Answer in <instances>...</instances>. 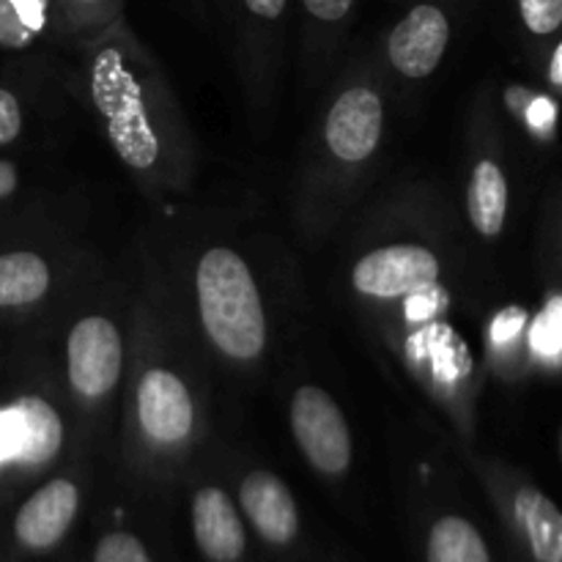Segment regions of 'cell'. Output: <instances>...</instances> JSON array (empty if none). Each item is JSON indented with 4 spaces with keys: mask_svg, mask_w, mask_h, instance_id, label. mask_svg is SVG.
<instances>
[{
    "mask_svg": "<svg viewBox=\"0 0 562 562\" xmlns=\"http://www.w3.org/2000/svg\"><path fill=\"white\" fill-rule=\"evenodd\" d=\"M80 494L69 481H53L38 488L20 508L14 521V532L27 549H47L64 538L75 521Z\"/></svg>",
    "mask_w": 562,
    "mask_h": 562,
    "instance_id": "obj_10",
    "label": "cell"
},
{
    "mask_svg": "<svg viewBox=\"0 0 562 562\" xmlns=\"http://www.w3.org/2000/svg\"><path fill=\"white\" fill-rule=\"evenodd\" d=\"M291 428L302 453L324 475H340L351 461V437L329 393L318 387H300L291 401Z\"/></svg>",
    "mask_w": 562,
    "mask_h": 562,
    "instance_id": "obj_3",
    "label": "cell"
},
{
    "mask_svg": "<svg viewBox=\"0 0 562 562\" xmlns=\"http://www.w3.org/2000/svg\"><path fill=\"white\" fill-rule=\"evenodd\" d=\"M448 38V16L437 5H417L390 33V60L401 75L428 77L442 60Z\"/></svg>",
    "mask_w": 562,
    "mask_h": 562,
    "instance_id": "obj_9",
    "label": "cell"
},
{
    "mask_svg": "<svg viewBox=\"0 0 562 562\" xmlns=\"http://www.w3.org/2000/svg\"><path fill=\"white\" fill-rule=\"evenodd\" d=\"M121 335L113 322L88 316L69 335V379L77 393L97 398L115 387L121 376Z\"/></svg>",
    "mask_w": 562,
    "mask_h": 562,
    "instance_id": "obj_5",
    "label": "cell"
},
{
    "mask_svg": "<svg viewBox=\"0 0 562 562\" xmlns=\"http://www.w3.org/2000/svg\"><path fill=\"white\" fill-rule=\"evenodd\" d=\"M49 289V269L36 252L0 256V307L31 305Z\"/></svg>",
    "mask_w": 562,
    "mask_h": 562,
    "instance_id": "obj_15",
    "label": "cell"
},
{
    "mask_svg": "<svg viewBox=\"0 0 562 562\" xmlns=\"http://www.w3.org/2000/svg\"><path fill=\"white\" fill-rule=\"evenodd\" d=\"M470 220L483 236H499L508 214V181L494 162H481L470 181Z\"/></svg>",
    "mask_w": 562,
    "mask_h": 562,
    "instance_id": "obj_14",
    "label": "cell"
},
{
    "mask_svg": "<svg viewBox=\"0 0 562 562\" xmlns=\"http://www.w3.org/2000/svg\"><path fill=\"white\" fill-rule=\"evenodd\" d=\"M137 417L154 442L176 445L184 442L192 431V401L179 376L154 368L140 379L137 390Z\"/></svg>",
    "mask_w": 562,
    "mask_h": 562,
    "instance_id": "obj_8",
    "label": "cell"
},
{
    "mask_svg": "<svg viewBox=\"0 0 562 562\" xmlns=\"http://www.w3.org/2000/svg\"><path fill=\"white\" fill-rule=\"evenodd\" d=\"M119 53L108 49L99 55L93 69V93L99 108L108 115V130L115 148L132 168H148L157 159V137L143 115L137 88L119 69Z\"/></svg>",
    "mask_w": 562,
    "mask_h": 562,
    "instance_id": "obj_2",
    "label": "cell"
},
{
    "mask_svg": "<svg viewBox=\"0 0 562 562\" xmlns=\"http://www.w3.org/2000/svg\"><path fill=\"white\" fill-rule=\"evenodd\" d=\"M516 514L530 538L532 554L541 562H562V516L558 505L536 488H521Z\"/></svg>",
    "mask_w": 562,
    "mask_h": 562,
    "instance_id": "obj_13",
    "label": "cell"
},
{
    "mask_svg": "<svg viewBox=\"0 0 562 562\" xmlns=\"http://www.w3.org/2000/svg\"><path fill=\"white\" fill-rule=\"evenodd\" d=\"M22 130V113L20 102L11 91L0 88V146H9L14 143V137Z\"/></svg>",
    "mask_w": 562,
    "mask_h": 562,
    "instance_id": "obj_19",
    "label": "cell"
},
{
    "mask_svg": "<svg viewBox=\"0 0 562 562\" xmlns=\"http://www.w3.org/2000/svg\"><path fill=\"white\" fill-rule=\"evenodd\" d=\"M305 5L318 20H344L351 9V0H305Z\"/></svg>",
    "mask_w": 562,
    "mask_h": 562,
    "instance_id": "obj_20",
    "label": "cell"
},
{
    "mask_svg": "<svg viewBox=\"0 0 562 562\" xmlns=\"http://www.w3.org/2000/svg\"><path fill=\"white\" fill-rule=\"evenodd\" d=\"M198 305L209 338L234 360H252L267 344V318L245 258L214 247L198 263Z\"/></svg>",
    "mask_w": 562,
    "mask_h": 562,
    "instance_id": "obj_1",
    "label": "cell"
},
{
    "mask_svg": "<svg viewBox=\"0 0 562 562\" xmlns=\"http://www.w3.org/2000/svg\"><path fill=\"white\" fill-rule=\"evenodd\" d=\"M428 562H492L481 532L459 516H448L434 525L428 538Z\"/></svg>",
    "mask_w": 562,
    "mask_h": 562,
    "instance_id": "obj_16",
    "label": "cell"
},
{
    "mask_svg": "<svg viewBox=\"0 0 562 562\" xmlns=\"http://www.w3.org/2000/svg\"><path fill=\"white\" fill-rule=\"evenodd\" d=\"M64 445V426L44 398H16L0 409V464L38 467L58 456Z\"/></svg>",
    "mask_w": 562,
    "mask_h": 562,
    "instance_id": "obj_4",
    "label": "cell"
},
{
    "mask_svg": "<svg viewBox=\"0 0 562 562\" xmlns=\"http://www.w3.org/2000/svg\"><path fill=\"white\" fill-rule=\"evenodd\" d=\"M0 467H3V464H0Z\"/></svg>",
    "mask_w": 562,
    "mask_h": 562,
    "instance_id": "obj_24",
    "label": "cell"
},
{
    "mask_svg": "<svg viewBox=\"0 0 562 562\" xmlns=\"http://www.w3.org/2000/svg\"><path fill=\"white\" fill-rule=\"evenodd\" d=\"M247 9L258 16H267V20H274V16L283 14L285 0H247Z\"/></svg>",
    "mask_w": 562,
    "mask_h": 562,
    "instance_id": "obj_21",
    "label": "cell"
},
{
    "mask_svg": "<svg viewBox=\"0 0 562 562\" xmlns=\"http://www.w3.org/2000/svg\"><path fill=\"white\" fill-rule=\"evenodd\" d=\"M382 124V99L371 88H349L329 110L327 143L335 157L346 162H362L376 151Z\"/></svg>",
    "mask_w": 562,
    "mask_h": 562,
    "instance_id": "obj_7",
    "label": "cell"
},
{
    "mask_svg": "<svg viewBox=\"0 0 562 562\" xmlns=\"http://www.w3.org/2000/svg\"><path fill=\"white\" fill-rule=\"evenodd\" d=\"M525 25L538 36L554 33L562 22V0H519Z\"/></svg>",
    "mask_w": 562,
    "mask_h": 562,
    "instance_id": "obj_18",
    "label": "cell"
},
{
    "mask_svg": "<svg viewBox=\"0 0 562 562\" xmlns=\"http://www.w3.org/2000/svg\"><path fill=\"white\" fill-rule=\"evenodd\" d=\"M192 527L201 552L214 562H234L245 552V527L234 503L220 488H203L192 505Z\"/></svg>",
    "mask_w": 562,
    "mask_h": 562,
    "instance_id": "obj_12",
    "label": "cell"
},
{
    "mask_svg": "<svg viewBox=\"0 0 562 562\" xmlns=\"http://www.w3.org/2000/svg\"><path fill=\"white\" fill-rule=\"evenodd\" d=\"M552 86H562V47L554 49V60H552Z\"/></svg>",
    "mask_w": 562,
    "mask_h": 562,
    "instance_id": "obj_23",
    "label": "cell"
},
{
    "mask_svg": "<svg viewBox=\"0 0 562 562\" xmlns=\"http://www.w3.org/2000/svg\"><path fill=\"white\" fill-rule=\"evenodd\" d=\"M93 562H151L148 560L146 549L137 541L135 536H126V532H113V536L102 538V543L97 547Z\"/></svg>",
    "mask_w": 562,
    "mask_h": 562,
    "instance_id": "obj_17",
    "label": "cell"
},
{
    "mask_svg": "<svg viewBox=\"0 0 562 562\" xmlns=\"http://www.w3.org/2000/svg\"><path fill=\"white\" fill-rule=\"evenodd\" d=\"M16 184V173H14V165L11 162H0V198L9 195Z\"/></svg>",
    "mask_w": 562,
    "mask_h": 562,
    "instance_id": "obj_22",
    "label": "cell"
},
{
    "mask_svg": "<svg viewBox=\"0 0 562 562\" xmlns=\"http://www.w3.org/2000/svg\"><path fill=\"white\" fill-rule=\"evenodd\" d=\"M439 278V261L417 245H390L368 252L355 267L357 291L371 296H404L428 289Z\"/></svg>",
    "mask_w": 562,
    "mask_h": 562,
    "instance_id": "obj_6",
    "label": "cell"
},
{
    "mask_svg": "<svg viewBox=\"0 0 562 562\" xmlns=\"http://www.w3.org/2000/svg\"><path fill=\"white\" fill-rule=\"evenodd\" d=\"M241 508L250 516L256 530L272 543H289L300 530L294 497L289 486L272 472H252L241 483Z\"/></svg>",
    "mask_w": 562,
    "mask_h": 562,
    "instance_id": "obj_11",
    "label": "cell"
}]
</instances>
